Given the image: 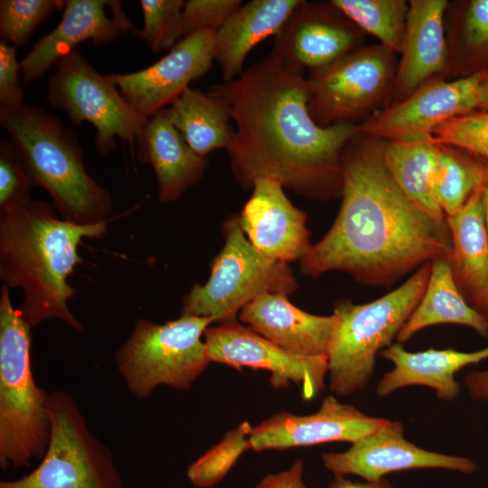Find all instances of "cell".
Here are the masks:
<instances>
[{
	"label": "cell",
	"mask_w": 488,
	"mask_h": 488,
	"mask_svg": "<svg viewBox=\"0 0 488 488\" xmlns=\"http://www.w3.org/2000/svg\"><path fill=\"white\" fill-rule=\"evenodd\" d=\"M304 72L269 54L210 89L235 125L226 151L241 187L267 176L309 199L341 197L342 154L358 127L315 123Z\"/></svg>",
	"instance_id": "1"
},
{
	"label": "cell",
	"mask_w": 488,
	"mask_h": 488,
	"mask_svg": "<svg viewBox=\"0 0 488 488\" xmlns=\"http://www.w3.org/2000/svg\"><path fill=\"white\" fill-rule=\"evenodd\" d=\"M342 203L327 233L299 261L318 277L350 274L360 283L389 287L427 262L446 258V222L420 210L400 189L383 156L381 141L359 131L342 154Z\"/></svg>",
	"instance_id": "2"
},
{
	"label": "cell",
	"mask_w": 488,
	"mask_h": 488,
	"mask_svg": "<svg viewBox=\"0 0 488 488\" xmlns=\"http://www.w3.org/2000/svg\"><path fill=\"white\" fill-rule=\"evenodd\" d=\"M52 204L32 198L0 209V279L9 288H21L19 308L33 328L57 319L81 333L82 324L68 302L76 288L69 277L82 259L78 247L84 239H100L108 221L79 225L60 219Z\"/></svg>",
	"instance_id": "3"
},
{
	"label": "cell",
	"mask_w": 488,
	"mask_h": 488,
	"mask_svg": "<svg viewBox=\"0 0 488 488\" xmlns=\"http://www.w3.org/2000/svg\"><path fill=\"white\" fill-rule=\"evenodd\" d=\"M7 131L34 185L44 188L66 221H106L113 209L108 191L87 172L76 133L56 116L34 105L0 106Z\"/></svg>",
	"instance_id": "4"
},
{
	"label": "cell",
	"mask_w": 488,
	"mask_h": 488,
	"mask_svg": "<svg viewBox=\"0 0 488 488\" xmlns=\"http://www.w3.org/2000/svg\"><path fill=\"white\" fill-rule=\"evenodd\" d=\"M9 287L0 295V467H29L42 460L51 437L47 402L31 366V327L13 305Z\"/></svg>",
	"instance_id": "5"
},
{
	"label": "cell",
	"mask_w": 488,
	"mask_h": 488,
	"mask_svg": "<svg viewBox=\"0 0 488 488\" xmlns=\"http://www.w3.org/2000/svg\"><path fill=\"white\" fill-rule=\"evenodd\" d=\"M431 262L420 266L400 286L371 302L334 304L338 322L328 351V385L337 396L363 389L373 374L376 356L397 339L426 289Z\"/></svg>",
	"instance_id": "6"
},
{
	"label": "cell",
	"mask_w": 488,
	"mask_h": 488,
	"mask_svg": "<svg viewBox=\"0 0 488 488\" xmlns=\"http://www.w3.org/2000/svg\"><path fill=\"white\" fill-rule=\"evenodd\" d=\"M212 323L211 318L186 314L164 324L137 319L115 354L128 390L145 399L162 385L189 389L210 363L202 336Z\"/></svg>",
	"instance_id": "7"
},
{
	"label": "cell",
	"mask_w": 488,
	"mask_h": 488,
	"mask_svg": "<svg viewBox=\"0 0 488 488\" xmlns=\"http://www.w3.org/2000/svg\"><path fill=\"white\" fill-rule=\"evenodd\" d=\"M222 233L224 245L211 264L208 281L191 287L182 300V314L221 324L238 319L242 308L262 295L295 292L297 282L288 264L259 252L243 232L239 214L225 221Z\"/></svg>",
	"instance_id": "8"
},
{
	"label": "cell",
	"mask_w": 488,
	"mask_h": 488,
	"mask_svg": "<svg viewBox=\"0 0 488 488\" xmlns=\"http://www.w3.org/2000/svg\"><path fill=\"white\" fill-rule=\"evenodd\" d=\"M47 407L51 437L41 463L0 488H124L111 450L90 431L70 393H49Z\"/></svg>",
	"instance_id": "9"
},
{
	"label": "cell",
	"mask_w": 488,
	"mask_h": 488,
	"mask_svg": "<svg viewBox=\"0 0 488 488\" xmlns=\"http://www.w3.org/2000/svg\"><path fill=\"white\" fill-rule=\"evenodd\" d=\"M381 44L362 46L306 76L308 109L321 127L359 126L389 106L399 59Z\"/></svg>",
	"instance_id": "10"
},
{
	"label": "cell",
	"mask_w": 488,
	"mask_h": 488,
	"mask_svg": "<svg viewBox=\"0 0 488 488\" xmlns=\"http://www.w3.org/2000/svg\"><path fill=\"white\" fill-rule=\"evenodd\" d=\"M47 85L46 100L52 108L65 111L75 125L90 123L96 129L95 147L108 156L117 146V138L134 142L148 119L124 99L117 87L101 75L77 50L55 63Z\"/></svg>",
	"instance_id": "11"
},
{
	"label": "cell",
	"mask_w": 488,
	"mask_h": 488,
	"mask_svg": "<svg viewBox=\"0 0 488 488\" xmlns=\"http://www.w3.org/2000/svg\"><path fill=\"white\" fill-rule=\"evenodd\" d=\"M210 362L235 370L261 369L270 372L271 386L279 389L295 383L301 397L310 401L324 389L327 355L293 354L261 336L238 319L209 326L203 335Z\"/></svg>",
	"instance_id": "12"
},
{
	"label": "cell",
	"mask_w": 488,
	"mask_h": 488,
	"mask_svg": "<svg viewBox=\"0 0 488 488\" xmlns=\"http://www.w3.org/2000/svg\"><path fill=\"white\" fill-rule=\"evenodd\" d=\"M487 72L452 80L434 79L403 100L377 111L357 126L358 131L383 141L432 136L445 122L478 110L480 89Z\"/></svg>",
	"instance_id": "13"
},
{
	"label": "cell",
	"mask_w": 488,
	"mask_h": 488,
	"mask_svg": "<svg viewBox=\"0 0 488 488\" xmlns=\"http://www.w3.org/2000/svg\"><path fill=\"white\" fill-rule=\"evenodd\" d=\"M364 36L331 1L300 0L275 36L270 55L310 71L361 48Z\"/></svg>",
	"instance_id": "14"
},
{
	"label": "cell",
	"mask_w": 488,
	"mask_h": 488,
	"mask_svg": "<svg viewBox=\"0 0 488 488\" xmlns=\"http://www.w3.org/2000/svg\"><path fill=\"white\" fill-rule=\"evenodd\" d=\"M216 31L204 29L181 39L151 66L127 74H108L121 95L149 119L174 102L190 83L203 77L212 66Z\"/></svg>",
	"instance_id": "15"
},
{
	"label": "cell",
	"mask_w": 488,
	"mask_h": 488,
	"mask_svg": "<svg viewBox=\"0 0 488 488\" xmlns=\"http://www.w3.org/2000/svg\"><path fill=\"white\" fill-rule=\"evenodd\" d=\"M324 466L333 475H357L377 481L388 474L415 469H445L472 474L477 465L469 458L423 449L404 436V427L389 420L351 443L343 452L322 455Z\"/></svg>",
	"instance_id": "16"
},
{
	"label": "cell",
	"mask_w": 488,
	"mask_h": 488,
	"mask_svg": "<svg viewBox=\"0 0 488 488\" xmlns=\"http://www.w3.org/2000/svg\"><path fill=\"white\" fill-rule=\"evenodd\" d=\"M58 25L22 60L23 80L42 78L63 56L86 41L101 46L127 33L139 34L118 0H66Z\"/></svg>",
	"instance_id": "17"
},
{
	"label": "cell",
	"mask_w": 488,
	"mask_h": 488,
	"mask_svg": "<svg viewBox=\"0 0 488 488\" xmlns=\"http://www.w3.org/2000/svg\"><path fill=\"white\" fill-rule=\"evenodd\" d=\"M388 419L368 416L352 405L326 396L317 411L296 415L282 411L253 427L254 451L285 450L331 442H349L375 431Z\"/></svg>",
	"instance_id": "18"
},
{
	"label": "cell",
	"mask_w": 488,
	"mask_h": 488,
	"mask_svg": "<svg viewBox=\"0 0 488 488\" xmlns=\"http://www.w3.org/2000/svg\"><path fill=\"white\" fill-rule=\"evenodd\" d=\"M251 189L239 213L249 242L271 259L286 264L300 261L312 246L306 213L292 204L275 178H257Z\"/></svg>",
	"instance_id": "19"
},
{
	"label": "cell",
	"mask_w": 488,
	"mask_h": 488,
	"mask_svg": "<svg viewBox=\"0 0 488 488\" xmlns=\"http://www.w3.org/2000/svg\"><path fill=\"white\" fill-rule=\"evenodd\" d=\"M446 0L408 1L406 31L389 104L410 96L428 81L444 79L448 50Z\"/></svg>",
	"instance_id": "20"
},
{
	"label": "cell",
	"mask_w": 488,
	"mask_h": 488,
	"mask_svg": "<svg viewBox=\"0 0 488 488\" xmlns=\"http://www.w3.org/2000/svg\"><path fill=\"white\" fill-rule=\"evenodd\" d=\"M238 320L284 350L299 356L327 354L338 318L307 313L281 293L262 295L242 308Z\"/></svg>",
	"instance_id": "21"
},
{
	"label": "cell",
	"mask_w": 488,
	"mask_h": 488,
	"mask_svg": "<svg viewBox=\"0 0 488 488\" xmlns=\"http://www.w3.org/2000/svg\"><path fill=\"white\" fill-rule=\"evenodd\" d=\"M379 355L393 364L376 386L379 398H385L405 387L424 386L432 389L438 399L451 401L458 397L461 389L455 380L456 373L465 366L488 359V346L469 352L433 348L414 352L396 343Z\"/></svg>",
	"instance_id": "22"
},
{
	"label": "cell",
	"mask_w": 488,
	"mask_h": 488,
	"mask_svg": "<svg viewBox=\"0 0 488 488\" xmlns=\"http://www.w3.org/2000/svg\"><path fill=\"white\" fill-rule=\"evenodd\" d=\"M136 144V158L154 168L161 202L178 200L207 169V157L192 151L172 123L167 108L148 119Z\"/></svg>",
	"instance_id": "23"
},
{
	"label": "cell",
	"mask_w": 488,
	"mask_h": 488,
	"mask_svg": "<svg viewBox=\"0 0 488 488\" xmlns=\"http://www.w3.org/2000/svg\"><path fill=\"white\" fill-rule=\"evenodd\" d=\"M451 236L446 258L466 302L478 313L488 300V230L481 188L454 215L446 217Z\"/></svg>",
	"instance_id": "24"
},
{
	"label": "cell",
	"mask_w": 488,
	"mask_h": 488,
	"mask_svg": "<svg viewBox=\"0 0 488 488\" xmlns=\"http://www.w3.org/2000/svg\"><path fill=\"white\" fill-rule=\"evenodd\" d=\"M300 0H252L242 5L215 33L214 59L223 81L238 78L249 52L276 36Z\"/></svg>",
	"instance_id": "25"
},
{
	"label": "cell",
	"mask_w": 488,
	"mask_h": 488,
	"mask_svg": "<svg viewBox=\"0 0 488 488\" xmlns=\"http://www.w3.org/2000/svg\"><path fill=\"white\" fill-rule=\"evenodd\" d=\"M437 324L465 325L488 337L485 319L462 296L446 258L431 261L430 275L423 296L396 340L399 343H404L421 330Z\"/></svg>",
	"instance_id": "26"
},
{
	"label": "cell",
	"mask_w": 488,
	"mask_h": 488,
	"mask_svg": "<svg viewBox=\"0 0 488 488\" xmlns=\"http://www.w3.org/2000/svg\"><path fill=\"white\" fill-rule=\"evenodd\" d=\"M380 141L385 163L403 192L432 219L446 222L436 190L437 142L432 136Z\"/></svg>",
	"instance_id": "27"
},
{
	"label": "cell",
	"mask_w": 488,
	"mask_h": 488,
	"mask_svg": "<svg viewBox=\"0 0 488 488\" xmlns=\"http://www.w3.org/2000/svg\"><path fill=\"white\" fill-rule=\"evenodd\" d=\"M168 116L194 153L202 157L227 150L234 127L225 106L211 93L188 88L169 108Z\"/></svg>",
	"instance_id": "28"
},
{
	"label": "cell",
	"mask_w": 488,
	"mask_h": 488,
	"mask_svg": "<svg viewBox=\"0 0 488 488\" xmlns=\"http://www.w3.org/2000/svg\"><path fill=\"white\" fill-rule=\"evenodd\" d=\"M437 144L436 190L439 205L447 217L457 212L482 187L486 169L483 159L458 147Z\"/></svg>",
	"instance_id": "29"
},
{
	"label": "cell",
	"mask_w": 488,
	"mask_h": 488,
	"mask_svg": "<svg viewBox=\"0 0 488 488\" xmlns=\"http://www.w3.org/2000/svg\"><path fill=\"white\" fill-rule=\"evenodd\" d=\"M364 33L376 37L380 44L400 53L406 31L408 1L331 0Z\"/></svg>",
	"instance_id": "30"
},
{
	"label": "cell",
	"mask_w": 488,
	"mask_h": 488,
	"mask_svg": "<svg viewBox=\"0 0 488 488\" xmlns=\"http://www.w3.org/2000/svg\"><path fill=\"white\" fill-rule=\"evenodd\" d=\"M252 429L248 421H243L192 463L187 470L191 483L198 488H212L224 479L241 455L250 449Z\"/></svg>",
	"instance_id": "31"
},
{
	"label": "cell",
	"mask_w": 488,
	"mask_h": 488,
	"mask_svg": "<svg viewBox=\"0 0 488 488\" xmlns=\"http://www.w3.org/2000/svg\"><path fill=\"white\" fill-rule=\"evenodd\" d=\"M64 6L63 0H1V42L23 46L46 18Z\"/></svg>",
	"instance_id": "32"
},
{
	"label": "cell",
	"mask_w": 488,
	"mask_h": 488,
	"mask_svg": "<svg viewBox=\"0 0 488 488\" xmlns=\"http://www.w3.org/2000/svg\"><path fill=\"white\" fill-rule=\"evenodd\" d=\"M448 58L466 51L477 52L488 49V0L467 2L459 15L447 10L445 15Z\"/></svg>",
	"instance_id": "33"
},
{
	"label": "cell",
	"mask_w": 488,
	"mask_h": 488,
	"mask_svg": "<svg viewBox=\"0 0 488 488\" xmlns=\"http://www.w3.org/2000/svg\"><path fill=\"white\" fill-rule=\"evenodd\" d=\"M144 28L140 36L154 53L173 48L181 39L183 0H141Z\"/></svg>",
	"instance_id": "34"
},
{
	"label": "cell",
	"mask_w": 488,
	"mask_h": 488,
	"mask_svg": "<svg viewBox=\"0 0 488 488\" xmlns=\"http://www.w3.org/2000/svg\"><path fill=\"white\" fill-rule=\"evenodd\" d=\"M432 137L488 162V111L477 110L446 121L433 131Z\"/></svg>",
	"instance_id": "35"
},
{
	"label": "cell",
	"mask_w": 488,
	"mask_h": 488,
	"mask_svg": "<svg viewBox=\"0 0 488 488\" xmlns=\"http://www.w3.org/2000/svg\"><path fill=\"white\" fill-rule=\"evenodd\" d=\"M34 183L11 141H0V209L31 198Z\"/></svg>",
	"instance_id": "36"
},
{
	"label": "cell",
	"mask_w": 488,
	"mask_h": 488,
	"mask_svg": "<svg viewBox=\"0 0 488 488\" xmlns=\"http://www.w3.org/2000/svg\"><path fill=\"white\" fill-rule=\"evenodd\" d=\"M240 0H188L182 14L183 38L197 31H218L242 5Z\"/></svg>",
	"instance_id": "37"
},
{
	"label": "cell",
	"mask_w": 488,
	"mask_h": 488,
	"mask_svg": "<svg viewBox=\"0 0 488 488\" xmlns=\"http://www.w3.org/2000/svg\"><path fill=\"white\" fill-rule=\"evenodd\" d=\"M20 70L22 65L16 58V47L0 42V106L11 107L23 103Z\"/></svg>",
	"instance_id": "38"
},
{
	"label": "cell",
	"mask_w": 488,
	"mask_h": 488,
	"mask_svg": "<svg viewBox=\"0 0 488 488\" xmlns=\"http://www.w3.org/2000/svg\"><path fill=\"white\" fill-rule=\"evenodd\" d=\"M304 462L295 461L282 472L266 475L256 488H307L303 480Z\"/></svg>",
	"instance_id": "39"
},
{
	"label": "cell",
	"mask_w": 488,
	"mask_h": 488,
	"mask_svg": "<svg viewBox=\"0 0 488 488\" xmlns=\"http://www.w3.org/2000/svg\"><path fill=\"white\" fill-rule=\"evenodd\" d=\"M464 381L472 399L488 401V369L467 373Z\"/></svg>",
	"instance_id": "40"
},
{
	"label": "cell",
	"mask_w": 488,
	"mask_h": 488,
	"mask_svg": "<svg viewBox=\"0 0 488 488\" xmlns=\"http://www.w3.org/2000/svg\"><path fill=\"white\" fill-rule=\"evenodd\" d=\"M328 488H394V486L385 478L361 483L352 481L346 476L334 475Z\"/></svg>",
	"instance_id": "41"
},
{
	"label": "cell",
	"mask_w": 488,
	"mask_h": 488,
	"mask_svg": "<svg viewBox=\"0 0 488 488\" xmlns=\"http://www.w3.org/2000/svg\"><path fill=\"white\" fill-rule=\"evenodd\" d=\"M483 162L485 164L486 175H485L484 182L481 187V192H482V200H483L484 214H485V221H486V226L488 230V162L485 160H483Z\"/></svg>",
	"instance_id": "42"
},
{
	"label": "cell",
	"mask_w": 488,
	"mask_h": 488,
	"mask_svg": "<svg viewBox=\"0 0 488 488\" xmlns=\"http://www.w3.org/2000/svg\"><path fill=\"white\" fill-rule=\"evenodd\" d=\"M479 111H488V72L480 89Z\"/></svg>",
	"instance_id": "43"
},
{
	"label": "cell",
	"mask_w": 488,
	"mask_h": 488,
	"mask_svg": "<svg viewBox=\"0 0 488 488\" xmlns=\"http://www.w3.org/2000/svg\"><path fill=\"white\" fill-rule=\"evenodd\" d=\"M479 314L485 319L487 324H488V300L484 304V305L481 308L479 311Z\"/></svg>",
	"instance_id": "44"
}]
</instances>
